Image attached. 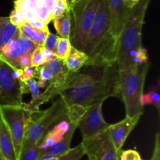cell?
<instances>
[{"instance_id": "cell-1", "label": "cell", "mask_w": 160, "mask_h": 160, "mask_svg": "<svg viewBox=\"0 0 160 160\" xmlns=\"http://www.w3.org/2000/svg\"><path fill=\"white\" fill-rule=\"evenodd\" d=\"M109 97L120 98L117 62L104 66H86L73 73L68 89L60 95L67 107H88Z\"/></svg>"}, {"instance_id": "cell-2", "label": "cell", "mask_w": 160, "mask_h": 160, "mask_svg": "<svg viewBox=\"0 0 160 160\" xmlns=\"http://www.w3.org/2000/svg\"><path fill=\"white\" fill-rule=\"evenodd\" d=\"M117 38L112 31L108 0H100L95 20L88 35L84 52L85 66H104L116 62Z\"/></svg>"}, {"instance_id": "cell-3", "label": "cell", "mask_w": 160, "mask_h": 160, "mask_svg": "<svg viewBox=\"0 0 160 160\" xmlns=\"http://www.w3.org/2000/svg\"><path fill=\"white\" fill-rule=\"evenodd\" d=\"M151 0H139L131 9L127 21L117 39L116 62L119 71L134 65L138 50L142 46V28Z\"/></svg>"}, {"instance_id": "cell-4", "label": "cell", "mask_w": 160, "mask_h": 160, "mask_svg": "<svg viewBox=\"0 0 160 160\" xmlns=\"http://www.w3.org/2000/svg\"><path fill=\"white\" fill-rule=\"evenodd\" d=\"M149 68V62L134 64L125 70L119 71L120 98L124 103L127 117L143 114L144 107L140 99L144 93V86Z\"/></svg>"}, {"instance_id": "cell-5", "label": "cell", "mask_w": 160, "mask_h": 160, "mask_svg": "<svg viewBox=\"0 0 160 160\" xmlns=\"http://www.w3.org/2000/svg\"><path fill=\"white\" fill-rule=\"evenodd\" d=\"M67 105L60 98L45 110L26 112V129L23 143H40L52 127L67 118Z\"/></svg>"}, {"instance_id": "cell-6", "label": "cell", "mask_w": 160, "mask_h": 160, "mask_svg": "<svg viewBox=\"0 0 160 160\" xmlns=\"http://www.w3.org/2000/svg\"><path fill=\"white\" fill-rule=\"evenodd\" d=\"M99 2L100 0H78L70 7L73 25L70 41L72 46L80 51H84Z\"/></svg>"}, {"instance_id": "cell-7", "label": "cell", "mask_w": 160, "mask_h": 160, "mask_svg": "<svg viewBox=\"0 0 160 160\" xmlns=\"http://www.w3.org/2000/svg\"><path fill=\"white\" fill-rule=\"evenodd\" d=\"M22 70L16 69L0 56V106H22L20 82Z\"/></svg>"}, {"instance_id": "cell-8", "label": "cell", "mask_w": 160, "mask_h": 160, "mask_svg": "<svg viewBox=\"0 0 160 160\" xmlns=\"http://www.w3.org/2000/svg\"><path fill=\"white\" fill-rule=\"evenodd\" d=\"M0 113L12 138L18 160L24 139L27 112L22 106H0Z\"/></svg>"}, {"instance_id": "cell-9", "label": "cell", "mask_w": 160, "mask_h": 160, "mask_svg": "<svg viewBox=\"0 0 160 160\" xmlns=\"http://www.w3.org/2000/svg\"><path fill=\"white\" fill-rule=\"evenodd\" d=\"M106 100H100L88 106L78 123V128L81 131L83 138H93L107 130L109 123L105 120L102 115V105Z\"/></svg>"}, {"instance_id": "cell-10", "label": "cell", "mask_w": 160, "mask_h": 160, "mask_svg": "<svg viewBox=\"0 0 160 160\" xmlns=\"http://www.w3.org/2000/svg\"><path fill=\"white\" fill-rule=\"evenodd\" d=\"M84 152L88 160H118L119 152L114 148L107 131L89 138H83Z\"/></svg>"}, {"instance_id": "cell-11", "label": "cell", "mask_w": 160, "mask_h": 160, "mask_svg": "<svg viewBox=\"0 0 160 160\" xmlns=\"http://www.w3.org/2000/svg\"><path fill=\"white\" fill-rule=\"evenodd\" d=\"M37 46L20 32L0 50V56L12 67L19 69V59L26 55L32 54Z\"/></svg>"}, {"instance_id": "cell-12", "label": "cell", "mask_w": 160, "mask_h": 160, "mask_svg": "<svg viewBox=\"0 0 160 160\" xmlns=\"http://www.w3.org/2000/svg\"><path fill=\"white\" fill-rule=\"evenodd\" d=\"M142 116V114H138L134 117L126 116V117L121 121L114 124H109L108 127L106 131L117 152L121 151L122 147L124 145L127 138L138 124Z\"/></svg>"}, {"instance_id": "cell-13", "label": "cell", "mask_w": 160, "mask_h": 160, "mask_svg": "<svg viewBox=\"0 0 160 160\" xmlns=\"http://www.w3.org/2000/svg\"><path fill=\"white\" fill-rule=\"evenodd\" d=\"M108 3L110 11L112 34L118 39L131 8L128 7L123 0H108Z\"/></svg>"}, {"instance_id": "cell-14", "label": "cell", "mask_w": 160, "mask_h": 160, "mask_svg": "<svg viewBox=\"0 0 160 160\" xmlns=\"http://www.w3.org/2000/svg\"><path fill=\"white\" fill-rule=\"evenodd\" d=\"M70 126V123L67 118L56 123L44 136L42 140L38 144L39 148L42 150H44L45 148L53 146L56 143L60 142L63 138L66 133L68 131Z\"/></svg>"}, {"instance_id": "cell-15", "label": "cell", "mask_w": 160, "mask_h": 160, "mask_svg": "<svg viewBox=\"0 0 160 160\" xmlns=\"http://www.w3.org/2000/svg\"><path fill=\"white\" fill-rule=\"evenodd\" d=\"M0 152L6 160H17L13 142L0 113Z\"/></svg>"}, {"instance_id": "cell-16", "label": "cell", "mask_w": 160, "mask_h": 160, "mask_svg": "<svg viewBox=\"0 0 160 160\" xmlns=\"http://www.w3.org/2000/svg\"><path fill=\"white\" fill-rule=\"evenodd\" d=\"M87 60L88 56L84 52L71 46L68 56L63 60V63L69 71L76 73L85 66Z\"/></svg>"}, {"instance_id": "cell-17", "label": "cell", "mask_w": 160, "mask_h": 160, "mask_svg": "<svg viewBox=\"0 0 160 160\" xmlns=\"http://www.w3.org/2000/svg\"><path fill=\"white\" fill-rule=\"evenodd\" d=\"M52 21L55 29L57 31L59 37L70 39L72 29L70 9H67L63 14L55 18Z\"/></svg>"}, {"instance_id": "cell-18", "label": "cell", "mask_w": 160, "mask_h": 160, "mask_svg": "<svg viewBox=\"0 0 160 160\" xmlns=\"http://www.w3.org/2000/svg\"><path fill=\"white\" fill-rule=\"evenodd\" d=\"M19 31L23 37L32 42L38 46H43L45 38L48 33L39 31V30L33 28L28 22H25L21 26L19 27Z\"/></svg>"}, {"instance_id": "cell-19", "label": "cell", "mask_w": 160, "mask_h": 160, "mask_svg": "<svg viewBox=\"0 0 160 160\" xmlns=\"http://www.w3.org/2000/svg\"><path fill=\"white\" fill-rule=\"evenodd\" d=\"M19 33V28L11 23L9 17H0V50Z\"/></svg>"}, {"instance_id": "cell-20", "label": "cell", "mask_w": 160, "mask_h": 160, "mask_svg": "<svg viewBox=\"0 0 160 160\" xmlns=\"http://www.w3.org/2000/svg\"><path fill=\"white\" fill-rule=\"evenodd\" d=\"M40 152L38 144L23 143L18 160H38Z\"/></svg>"}, {"instance_id": "cell-21", "label": "cell", "mask_w": 160, "mask_h": 160, "mask_svg": "<svg viewBox=\"0 0 160 160\" xmlns=\"http://www.w3.org/2000/svg\"><path fill=\"white\" fill-rule=\"evenodd\" d=\"M44 66L51 73L52 77L61 76L67 71H68L67 68L64 65L63 60L58 59V58L45 62Z\"/></svg>"}, {"instance_id": "cell-22", "label": "cell", "mask_w": 160, "mask_h": 160, "mask_svg": "<svg viewBox=\"0 0 160 160\" xmlns=\"http://www.w3.org/2000/svg\"><path fill=\"white\" fill-rule=\"evenodd\" d=\"M42 5L38 0H15L14 1V9L25 12L28 10H34L37 12L38 8Z\"/></svg>"}, {"instance_id": "cell-23", "label": "cell", "mask_w": 160, "mask_h": 160, "mask_svg": "<svg viewBox=\"0 0 160 160\" xmlns=\"http://www.w3.org/2000/svg\"><path fill=\"white\" fill-rule=\"evenodd\" d=\"M71 43L70 39L62 38L59 37L57 41V45H56V57L59 59L64 60L68 56L69 52L71 48Z\"/></svg>"}, {"instance_id": "cell-24", "label": "cell", "mask_w": 160, "mask_h": 160, "mask_svg": "<svg viewBox=\"0 0 160 160\" xmlns=\"http://www.w3.org/2000/svg\"><path fill=\"white\" fill-rule=\"evenodd\" d=\"M21 84V92L22 94H27L31 93L32 95V99L31 102H34L38 98L39 95H40V92H39V87L38 85L37 81H35L34 78L28 80L25 83H20Z\"/></svg>"}, {"instance_id": "cell-25", "label": "cell", "mask_w": 160, "mask_h": 160, "mask_svg": "<svg viewBox=\"0 0 160 160\" xmlns=\"http://www.w3.org/2000/svg\"><path fill=\"white\" fill-rule=\"evenodd\" d=\"M85 155L82 144H79L76 147L70 148L67 152L58 157V160H80Z\"/></svg>"}, {"instance_id": "cell-26", "label": "cell", "mask_w": 160, "mask_h": 160, "mask_svg": "<svg viewBox=\"0 0 160 160\" xmlns=\"http://www.w3.org/2000/svg\"><path fill=\"white\" fill-rule=\"evenodd\" d=\"M45 63V58L43 52V46H37L31 56V67H38Z\"/></svg>"}, {"instance_id": "cell-27", "label": "cell", "mask_w": 160, "mask_h": 160, "mask_svg": "<svg viewBox=\"0 0 160 160\" xmlns=\"http://www.w3.org/2000/svg\"><path fill=\"white\" fill-rule=\"evenodd\" d=\"M34 69V79H38V81H51L52 78L51 73L48 71V69L45 67L44 65L40 66L38 67H35Z\"/></svg>"}, {"instance_id": "cell-28", "label": "cell", "mask_w": 160, "mask_h": 160, "mask_svg": "<svg viewBox=\"0 0 160 160\" xmlns=\"http://www.w3.org/2000/svg\"><path fill=\"white\" fill-rule=\"evenodd\" d=\"M59 36L52 34L51 32H48L47 34L46 38H45V43H44L43 47L46 49L50 50L52 52L56 53V45H57V41Z\"/></svg>"}, {"instance_id": "cell-29", "label": "cell", "mask_w": 160, "mask_h": 160, "mask_svg": "<svg viewBox=\"0 0 160 160\" xmlns=\"http://www.w3.org/2000/svg\"><path fill=\"white\" fill-rule=\"evenodd\" d=\"M9 19V21L11 22L12 24H13L14 26L16 27H18V28L26 22L25 21L24 14H23V12L18 10H16V9H13V10L10 12Z\"/></svg>"}, {"instance_id": "cell-30", "label": "cell", "mask_w": 160, "mask_h": 160, "mask_svg": "<svg viewBox=\"0 0 160 160\" xmlns=\"http://www.w3.org/2000/svg\"><path fill=\"white\" fill-rule=\"evenodd\" d=\"M159 91V86H154V87H152L149 92L147 93L149 97L150 101H151V105L154 106L158 110H159L160 108V96Z\"/></svg>"}, {"instance_id": "cell-31", "label": "cell", "mask_w": 160, "mask_h": 160, "mask_svg": "<svg viewBox=\"0 0 160 160\" xmlns=\"http://www.w3.org/2000/svg\"><path fill=\"white\" fill-rule=\"evenodd\" d=\"M37 14L38 19L45 23L46 25H48L52 20L51 17V12L44 5L38 8V9L37 10Z\"/></svg>"}, {"instance_id": "cell-32", "label": "cell", "mask_w": 160, "mask_h": 160, "mask_svg": "<svg viewBox=\"0 0 160 160\" xmlns=\"http://www.w3.org/2000/svg\"><path fill=\"white\" fill-rule=\"evenodd\" d=\"M120 160H142L140 154L134 149L125 150L120 151Z\"/></svg>"}, {"instance_id": "cell-33", "label": "cell", "mask_w": 160, "mask_h": 160, "mask_svg": "<svg viewBox=\"0 0 160 160\" xmlns=\"http://www.w3.org/2000/svg\"><path fill=\"white\" fill-rule=\"evenodd\" d=\"M34 69L31 67H25L24 69L22 70L21 74H20L19 80H20V83H25L26 81H28V80L34 78Z\"/></svg>"}, {"instance_id": "cell-34", "label": "cell", "mask_w": 160, "mask_h": 160, "mask_svg": "<svg viewBox=\"0 0 160 160\" xmlns=\"http://www.w3.org/2000/svg\"><path fill=\"white\" fill-rule=\"evenodd\" d=\"M33 28H36V29L39 30V31H44V32H49V29L48 28V25L45 24V23L42 22L41 20H32V21L28 22Z\"/></svg>"}, {"instance_id": "cell-35", "label": "cell", "mask_w": 160, "mask_h": 160, "mask_svg": "<svg viewBox=\"0 0 160 160\" xmlns=\"http://www.w3.org/2000/svg\"><path fill=\"white\" fill-rule=\"evenodd\" d=\"M31 55H26L19 59L18 66L19 69L23 70L25 67H31Z\"/></svg>"}, {"instance_id": "cell-36", "label": "cell", "mask_w": 160, "mask_h": 160, "mask_svg": "<svg viewBox=\"0 0 160 160\" xmlns=\"http://www.w3.org/2000/svg\"><path fill=\"white\" fill-rule=\"evenodd\" d=\"M43 52H44V55H45V62H48L50 60H52V59H56V53L52 52L50 50L46 49L43 47Z\"/></svg>"}, {"instance_id": "cell-37", "label": "cell", "mask_w": 160, "mask_h": 160, "mask_svg": "<svg viewBox=\"0 0 160 160\" xmlns=\"http://www.w3.org/2000/svg\"><path fill=\"white\" fill-rule=\"evenodd\" d=\"M55 3H56V0H45V2H44V6L51 12L52 10L53 7H54Z\"/></svg>"}, {"instance_id": "cell-38", "label": "cell", "mask_w": 160, "mask_h": 160, "mask_svg": "<svg viewBox=\"0 0 160 160\" xmlns=\"http://www.w3.org/2000/svg\"><path fill=\"white\" fill-rule=\"evenodd\" d=\"M38 85L39 88H45L47 87L48 85V82L47 81H38Z\"/></svg>"}, {"instance_id": "cell-39", "label": "cell", "mask_w": 160, "mask_h": 160, "mask_svg": "<svg viewBox=\"0 0 160 160\" xmlns=\"http://www.w3.org/2000/svg\"><path fill=\"white\" fill-rule=\"evenodd\" d=\"M73 1H74V0H67V6H68L69 9H70V7H71L72 5H73Z\"/></svg>"}, {"instance_id": "cell-40", "label": "cell", "mask_w": 160, "mask_h": 160, "mask_svg": "<svg viewBox=\"0 0 160 160\" xmlns=\"http://www.w3.org/2000/svg\"><path fill=\"white\" fill-rule=\"evenodd\" d=\"M41 160H58V158L56 157H45L42 159Z\"/></svg>"}, {"instance_id": "cell-41", "label": "cell", "mask_w": 160, "mask_h": 160, "mask_svg": "<svg viewBox=\"0 0 160 160\" xmlns=\"http://www.w3.org/2000/svg\"><path fill=\"white\" fill-rule=\"evenodd\" d=\"M123 1H124V3L125 4L127 5V6H128V7H130V8H132L131 6V5H130V2H129V0H123Z\"/></svg>"}, {"instance_id": "cell-42", "label": "cell", "mask_w": 160, "mask_h": 160, "mask_svg": "<svg viewBox=\"0 0 160 160\" xmlns=\"http://www.w3.org/2000/svg\"><path fill=\"white\" fill-rule=\"evenodd\" d=\"M0 160H6L4 157H3V156L2 155L1 152H0Z\"/></svg>"}, {"instance_id": "cell-43", "label": "cell", "mask_w": 160, "mask_h": 160, "mask_svg": "<svg viewBox=\"0 0 160 160\" xmlns=\"http://www.w3.org/2000/svg\"><path fill=\"white\" fill-rule=\"evenodd\" d=\"M120 152H119V156H118V160H120Z\"/></svg>"}, {"instance_id": "cell-44", "label": "cell", "mask_w": 160, "mask_h": 160, "mask_svg": "<svg viewBox=\"0 0 160 160\" xmlns=\"http://www.w3.org/2000/svg\"><path fill=\"white\" fill-rule=\"evenodd\" d=\"M78 1V0H74V1H73V2H77Z\"/></svg>"}, {"instance_id": "cell-45", "label": "cell", "mask_w": 160, "mask_h": 160, "mask_svg": "<svg viewBox=\"0 0 160 160\" xmlns=\"http://www.w3.org/2000/svg\"><path fill=\"white\" fill-rule=\"evenodd\" d=\"M56 1H57V0H56Z\"/></svg>"}]
</instances>
